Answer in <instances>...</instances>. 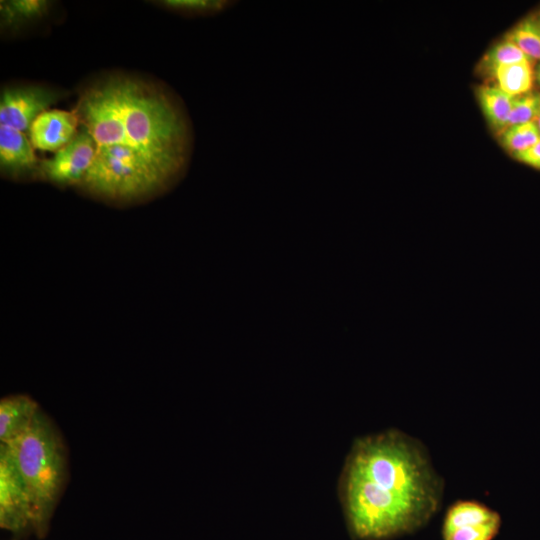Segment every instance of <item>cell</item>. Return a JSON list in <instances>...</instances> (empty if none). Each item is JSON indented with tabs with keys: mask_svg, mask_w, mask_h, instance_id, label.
Returning <instances> with one entry per match:
<instances>
[{
	"mask_svg": "<svg viewBox=\"0 0 540 540\" xmlns=\"http://www.w3.org/2000/svg\"><path fill=\"white\" fill-rule=\"evenodd\" d=\"M174 185L143 153L128 146H97L79 187L105 201L131 203L148 199Z\"/></svg>",
	"mask_w": 540,
	"mask_h": 540,
	"instance_id": "cell-4",
	"label": "cell"
},
{
	"mask_svg": "<svg viewBox=\"0 0 540 540\" xmlns=\"http://www.w3.org/2000/svg\"><path fill=\"white\" fill-rule=\"evenodd\" d=\"M505 38L513 42L533 62H540V12L531 13L521 19Z\"/></svg>",
	"mask_w": 540,
	"mask_h": 540,
	"instance_id": "cell-14",
	"label": "cell"
},
{
	"mask_svg": "<svg viewBox=\"0 0 540 540\" xmlns=\"http://www.w3.org/2000/svg\"><path fill=\"white\" fill-rule=\"evenodd\" d=\"M49 2L43 0H13L1 2V16L4 24L26 21L41 17L47 12Z\"/></svg>",
	"mask_w": 540,
	"mask_h": 540,
	"instance_id": "cell-17",
	"label": "cell"
},
{
	"mask_svg": "<svg viewBox=\"0 0 540 540\" xmlns=\"http://www.w3.org/2000/svg\"><path fill=\"white\" fill-rule=\"evenodd\" d=\"M74 111L97 146L136 149L173 184L184 175L192 149L191 125L181 103L162 89L111 77L87 88Z\"/></svg>",
	"mask_w": 540,
	"mask_h": 540,
	"instance_id": "cell-2",
	"label": "cell"
},
{
	"mask_svg": "<svg viewBox=\"0 0 540 540\" xmlns=\"http://www.w3.org/2000/svg\"><path fill=\"white\" fill-rule=\"evenodd\" d=\"M476 95L489 125L500 134L507 127L514 97L495 84L479 86Z\"/></svg>",
	"mask_w": 540,
	"mask_h": 540,
	"instance_id": "cell-12",
	"label": "cell"
},
{
	"mask_svg": "<svg viewBox=\"0 0 540 540\" xmlns=\"http://www.w3.org/2000/svg\"><path fill=\"white\" fill-rule=\"evenodd\" d=\"M499 135L502 146L510 154L526 150L540 140L536 120L508 126Z\"/></svg>",
	"mask_w": 540,
	"mask_h": 540,
	"instance_id": "cell-16",
	"label": "cell"
},
{
	"mask_svg": "<svg viewBox=\"0 0 540 540\" xmlns=\"http://www.w3.org/2000/svg\"><path fill=\"white\" fill-rule=\"evenodd\" d=\"M339 496L355 539L390 540L429 523L440 509L443 481L418 439L390 429L354 441Z\"/></svg>",
	"mask_w": 540,
	"mask_h": 540,
	"instance_id": "cell-1",
	"label": "cell"
},
{
	"mask_svg": "<svg viewBox=\"0 0 540 540\" xmlns=\"http://www.w3.org/2000/svg\"><path fill=\"white\" fill-rule=\"evenodd\" d=\"M501 90L516 97L532 91L535 79L533 62L524 61L498 67L492 78Z\"/></svg>",
	"mask_w": 540,
	"mask_h": 540,
	"instance_id": "cell-13",
	"label": "cell"
},
{
	"mask_svg": "<svg viewBox=\"0 0 540 540\" xmlns=\"http://www.w3.org/2000/svg\"><path fill=\"white\" fill-rule=\"evenodd\" d=\"M60 99L56 91L38 85L6 88L0 99V125L29 132L42 113Z\"/></svg>",
	"mask_w": 540,
	"mask_h": 540,
	"instance_id": "cell-8",
	"label": "cell"
},
{
	"mask_svg": "<svg viewBox=\"0 0 540 540\" xmlns=\"http://www.w3.org/2000/svg\"><path fill=\"white\" fill-rule=\"evenodd\" d=\"M97 150L91 134L82 127L71 142L58 150L51 159L40 162L41 178L58 186L81 184Z\"/></svg>",
	"mask_w": 540,
	"mask_h": 540,
	"instance_id": "cell-7",
	"label": "cell"
},
{
	"mask_svg": "<svg viewBox=\"0 0 540 540\" xmlns=\"http://www.w3.org/2000/svg\"><path fill=\"white\" fill-rule=\"evenodd\" d=\"M536 122H537L539 130H540V113L538 114V116L536 118Z\"/></svg>",
	"mask_w": 540,
	"mask_h": 540,
	"instance_id": "cell-22",
	"label": "cell"
},
{
	"mask_svg": "<svg viewBox=\"0 0 540 540\" xmlns=\"http://www.w3.org/2000/svg\"><path fill=\"white\" fill-rule=\"evenodd\" d=\"M524 61L532 60L513 42L504 37L485 53L478 63L477 70L480 75L492 78L498 67Z\"/></svg>",
	"mask_w": 540,
	"mask_h": 540,
	"instance_id": "cell-15",
	"label": "cell"
},
{
	"mask_svg": "<svg viewBox=\"0 0 540 540\" xmlns=\"http://www.w3.org/2000/svg\"><path fill=\"white\" fill-rule=\"evenodd\" d=\"M7 446L30 497L34 528L44 532L66 480L64 443L50 419L39 411L29 429Z\"/></svg>",
	"mask_w": 540,
	"mask_h": 540,
	"instance_id": "cell-3",
	"label": "cell"
},
{
	"mask_svg": "<svg viewBox=\"0 0 540 540\" xmlns=\"http://www.w3.org/2000/svg\"><path fill=\"white\" fill-rule=\"evenodd\" d=\"M39 411L37 402L28 395L3 397L0 400V444L9 445L21 437Z\"/></svg>",
	"mask_w": 540,
	"mask_h": 540,
	"instance_id": "cell-11",
	"label": "cell"
},
{
	"mask_svg": "<svg viewBox=\"0 0 540 540\" xmlns=\"http://www.w3.org/2000/svg\"><path fill=\"white\" fill-rule=\"evenodd\" d=\"M34 147L26 134L0 125V168L2 173L19 178L39 172Z\"/></svg>",
	"mask_w": 540,
	"mask_h": 540,
	"instance_id": "cell-10",
	"label": "cell"
},
{
	"mask_svg": "<svg viewBox=\"0 0 540 540\" xmlns=\"http://www.w3.org/2000/svg\"><path fill=\"white\" fill-rule=\"evenodd\" d=\"M534 74H535V79L536 81L538 82V84L540 85V62L539 64L537 65L535 71H534Z\"/></svg>",
	"mask_w": 540,
	"mask_h": 540,
	"instance_id": "cell-21",
	"label": "cell"
},
{
	"mask_svg": "<svg viewBox=\"0 0 540 540\" xmlns=\"http://www.w3.org/2000/svg\"><path fill=\"white\" fill-rule=\"evenodd\" d=\"M0 526L13 532L34 527L26 485L7 445L0 444Z\"/></svg>",
	"mask_w": 540,
	"mask_h": 540,
	"instance_id": "cell-6",
	"label": "cell"
},
{
	"mask_svg": "<svg viewBox=\"0 0 540 540\" xmlns=\"http://www.w3.org/2000/svg\"><path fill=\"white\" fill-rule=\"evenodd\" d=\"M540 113V92L530 91L514 97L508 126L536 120ZM506 127V128H507Z\"/></svg>",
	"mask_w": 540,
	"mask_h": 540,
	"instance_id": "cell-19",
	"label": "cell"
},
{
	"mask_svg": "<svg viewBox=\"0 0 540 540\" xmlns=\"http://www.w3.org/2000/svg\"><path fill=\"white\" fill-rule=\"evenodd\" d=\"M502 525L499 512L476 500H457L445 512L443 540H494Z\"/></svg>",
	"mask_w": 540,
	"mask_h": 540,
	"instance_id": "cell-5",
	"label": "cell"
},
{
	"mask_svg": "<svg viewBox=\"0 0 540 540\" xmlns=\"http://www.w3.org/2000/svg\"><path fill=\"white\" fill-rule=\"evenodd\" d=\"M511 155L519 162L540 171V140L528 149Z\"/></svg>",
	"mask_w": 540,
	"mask_h": 540,
	"instance_id": "cell-20",
	"label": "cell"
},
{
	"mask_svg": "<svg viewBox=\"0 0 540 540\" xmlns=\"http://www.w3.org/2000/svg\"><path fill=\"white\" fill-rule=\"evenodd\" d=\"M78 124L75 111L47 110L31 125L29 140L34 149L58 151L76 136Z\"/></svg>",
	"mask_w": 540,
	"mask_h": 540,
	"instance_id": "cell-9",
	"label": "cell"
},
{
	"mask_svg": "<svg viewBox=\"0 0 540 540\" xmlns=\"http://www.w3.org/2000/svg\"><path fill=\"white\" fill-rule=\"evenodd\" d=\"M165 7L184 14L207 15L220 13L234 5L235 1L222 0H165Z\"/></svg>",
	"mask_w": 540,
	"mask_h": 540,
	"instance_id": "cell-18",
	"label": "cell"
}]
</instances>
